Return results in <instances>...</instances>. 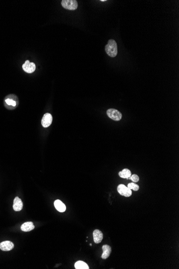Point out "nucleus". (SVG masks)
<instances>
[{
  "label": "nucleus",
  "instance_id": "1",
  "mask_svg": "<svg viewBox=\"0 0 179 269\" xmlns=\"http://www.w3.org/2000/svg\"><path fill=\"white\" fill-rule=\"evenodd\" d=\"M105 51L109 57L114 58L117 54V46L116 41L113 39H110L105 46Z\"/></svg>",
  "mask_w": 179,
  "mask_h": 269
},
{
  "label": "nucleus",
  "instance_id": "2",
  "mask_svg": "<svg viewBox=\"0 0 179 269\" xmlns=\"http://www.w3.org/2000/svg\"><path fill=\"white\" fill-rule=\"evenodd\" d=\"M61 5L63 8L69 10H76L78 8V3L76 0H63Z\"/></svg>",
  "mask_w": 179,
  "mask_h": 269
},
{
  "label": "nucleus",
  "instance_id": "3",
  "mask_svg": "<svg viewBox=\"0 0 179 269\" xmlns=\"http://www.w3.org/2000/svg\"><path fill=\"white\" fill-rule=\"evenodd\" d=\"M107 116L109 117V118L115 121L121 120L122 117L121 112L114 109H109L107 110Z\"/></svg>",
  "mask_w": 179,
  "mask_h": 269
},
{
  "label": "nucleus",
  "instance_id": "4",
  "mask_svg": "<svg viewBox=\"0 0 179 269\" xmlns=\"http://www.w3.org/2000/svg\"><path fill=\"white\" fill-rule=\"evenodd\" d=\"M117 192L120 194L121 196L129 197H131L132 195V191L131 189H129L128 187L123 184H120L118 185L117 188Z\"/></svg>",
  "mask_w": 179,
  "mask_h": 269
},
{
  "label": "nucleus",
  "instance_id": "5",
  "mask_svg": "<svg viewBox=\"0 0 179 269\" xmlns=\"http://www.w3.org/2000/svg\"><path fill=\"white\" fill-rule=\"evenodd\" d=\"M22 68L26 73H32L35 70V63H31L29 60H26L22 66Z\"/></svg>",
  "mask_w": 179,
  "mask_h": 269
},
{
  "label": "nucleus",
  "instance_id": "6",
  "mask_svg": "<svg viewBox=\"0 0 179 269\" xmlns=\"http://www.w3.org/2000/svg\"><path fill=\"white\" fill-rule=\"evenodd\" d=\"M53 120V117L50 114L47 113L43 116L41 120V124L44 128H48L51 125Z\"/></svg>",
  "mask_w": 179,
  "mask_h": 269
},
{
  "label": "nucleus",
  "instance_id": "7",
  "mask_svg": "<svg viewBox=\"0 0 179 269\" xmlns=\"http://www.w3.org/2000/svg\"><path fill=\"white\" fill-rule=\"evenodd\" d=\"M14 248V244L12 242L6 241L0 243V249L4 252H8L12 249Z\"/></svg>",
  "mask_w": 179,
  "mask_h": 269
},
{
  "label": "nucleus",
  "instance_id": "8",
  "mask_svg": "<svg viewBox=\"0 0 179 269\" xmlns=\"http://www.w3.org/2000/svg\"><path fill=\"white\" fill-rule=\"evenodd\" d=\"M23 207V204L21 201V199L16 197L14 199V204H13V208L14 211H15L16 212H18L22 210Z\"/></svg>",
  "mask_w": 179,
  "mask_h": 269
},
{
  "label": "nucleus",
  "instance_id": "9",
  "mask_svg": "<svg viewBox=\"0 0 179 269\" xmlns=\"http://www.w3.org/2000/svg\"><path fill=\"white\" fill-rule=\"evenodd\" d=\"M93 236L94 242L95 243H100L103 239V234L99 230H94L93 233Z\"/></svg>",
  "mask_w": 179,
  "mask_h": 269
},
{
  "label": "nucleus",
  "instance_id": "10",
  "mask_svg": "<svg viewBox=\"0 0 179 269\" xmlns=\"http://www.w3.org/2000/svg\"><path fill=\"white\" fill-rule=\"evenodd\" d=\"M103 250V253L101 255V258L103 259H106L109 257V256L111 255V252H112V249L110 246L105 244L103 245L102 247Z\"/></svg>",
  "mask_w": 179,
  "mask_h": 269
},
{
  "label": "nucleus",
  "instance_id": "11",
  "mask_svg": "<svg viewBox=\"0 0 179 269\" xmlns=\"http://www.w3.org/2000/svg\"><path fill=\"white\" fill-rule=\"evenodd\" d=\"M34 225L33 224V222L31 221L29 222H26L24 223L21 226V230L23 232H30L32 230L34 229Z\"/></svg>",
  "mask_w": 179,
  "mask_h": 269
},
{
  "label": "nucleus",
  "instance_id": "12",
  "mask_svg": "<svg viewBox=\"0 0 179 269\" xmlns=\"http://www.w3.org/2000/svg\"><path fill=\"white\" fill-rule=\"evenodd\" d=\"M54 206L58 212H64L66 210V206L60 200H56L54 202Z\"/></svg>",
  "mask_w": 179,
  "mask_h": 269
},
{
  "label": "nucleus",
  "instance_id": "13",
  "mask_svg": "<svg viewBox=\"0 0 179 269\" xmlns=\"http://www.w3.org/2000/svg\"><path fill=\"white\" fill-rule=\"evenodd\" d=\"M119 175L120 177L123 179H127L131 176V170L128 169H123L122 171L119 172Z\"/></svg>",
  "mask_w": 179,
  "mask_h": 269
},
{
  "label": "nucleus",
  "instance_id": "14",
  "mask_svg": "<svg viewBox=\"0 0 179 269\" xmlns=\"http://www.w3.org/2000/svg\"><path fill=\"white\" fill-rule=\"evenodd\" d=\"M75 267L76 269H89V267L87 264L85 263L84 262L80 261L77 262L75 264Z\"/></svg>",
  "mask_w": 179,
  "mask_h": 269
},
{
  "label": "nucleus",
  "instance_id": "15",
  "mask_svg": "<svg viewBox=\"0 0 179 269\" xmlns=\"http://www.w3.org/2000/svg\"><path fill=\"white\" fill-rule=\"evenodd\" d=\"M127 187L129 189H131V190H134L135 191H137L140 189V187L138 185L135 183H129Z\"/></svg>",
  "mask_w": 179,
  "mask_h": 269
},
{
  "label": "nucleus",
  "instance_id": "16",
  "mask_svg": "<svg viewBox=\"0 0 179 269\" xmlns=\"http://www.w3.org/2000/svg\"><path fill=\"white\" fill-rule=\"evenodd\" d=\"M6 103L9 105H11V106H15L16 105V102L15 100H12L11 99H6Z\"/></svg>",
  "mask_w": 179,
  "mask_h": 269
},
{
  "label": "nucleus",
  "instance_id": "17",
  "mask_svg": "<svg viewBox=\"0 0 179 269\" xmlns=\"http://www.w3.org/2000/svg\"><path fill=\"white\" fill-rule=\"evenodd\" d=\"M131 179L133 182L136 183V182H138L140 180V178L138 177V175L134 174V175H131Z\"/></svg>",
  "mask_w": 179,
  "mask_h": 269
},
{
  "label": "nucleus",
  "instance_id": "18",
  "mask_svg": "<svg viewBox=\"0 0 179 269\" xmlns=\"http://www.w3.org/2000/svg\"><path fill=\"white\" fill-rule=\"evenodd\" d=\"M106 1V0H101L100 1H101V2H105Z\"/></svg>",
  "mask_w": 179,
  "mask_h": 269
}]
</instances>
